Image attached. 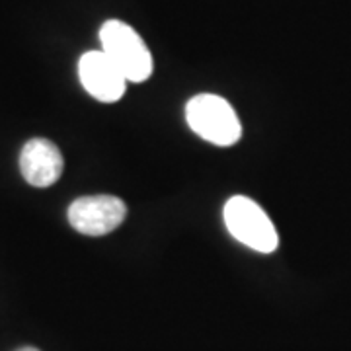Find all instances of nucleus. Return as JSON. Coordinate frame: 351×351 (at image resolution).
<instances>
[{"label":"nucleus","instance_id":"1","mask_svg":"<svg viewBox=\"0 0 351 351\" xmlns=\"http://www.w3.org/2000/svg\"><path fill=\"white\" fill-rule=\"evenodd\" d=\"M186 119L195 135L217 147L237 145L242 135L234 108L217 94L193 96L186 106Z\"/></svg>","mask_w":351,"mask_h":351},{"label":"nucleus","instance_id":"2","mask_svg":"<svg viewBox=\"0 0 351 351\" xmlns=\"http://www.w3.org/2000/svg\"><path fill=\"white\" fill-rule=\"evenodd\" d=\"M104 53L117 64L127 82H145L152 75V55L143 38L125 22L110 20L101 25Z\"/></svg>","mask_w":351,"mask_h":351},{"label":"nucleus","instance_id":"3","mask_svg":"<svg viewBox=\"0 0 351 351\" xmlns=\"http://www.w3.org/2000/svg\"><path fill=\"white\" fill-rule=\"evenodd\" d=\"M225 225L240 244L252 250L271 254L279 246V234L271 219L250 197L234 195L225 203Z\"/></svg>","mask_w":351,"mask_h":351},{"label":"nucleus","instance_id":"4","mask_svg":"<svg viewBox=\"0 0 351 351\" xmlns=\"http://www.w3.org/2000/svg\"><path fill=\"white\" fill-rule=\"evenodd\" d=\"M69 223L84 237H104L125 221L127 207L113 195L78 197L69 207Z\"/></svg>","mask_w":351,"mask_h":351},{"label":"nucleus","instance_id":"5","mask_svg":"<svg viewBox=\"0 0 351 351\" xmlns=\"http://www.w3.org/2000/svg\"><path fill=\"white\" fill-rule=\"evenodd\" d=\"M80 82L92 98L104 104L117 101L127 88V78L104 51H88L78 61Z\"/></svg>","mask_w":351,"mask_h":351},{"label":"nucleus","instance_id":"6","mask_svg":"<svg viewBox=\"0 0 351 351\" xmlns=\"http://www.w3.org/2000/svg\"><path fill=\"white\" fill-rule=\"evenodd\" d=\"M63 154L49 138H29L20 152V172L34 188H49L63 174Z\"/></svg>","mask_w":351,"mask_h":351},{"label":"nucleus","instance_id":"7","mask_svg":"<svg viewBox=\"0 0 351 351\" xmlns=\"http://www.w3.org/2000/svg\"><path fill=\"white\" fill-rule=\"evenodd\" d=\"M18 351H39L38 348H22V350H18Z\"/></svg>","mask_w":351,"mask_h":351}]
</instances>
